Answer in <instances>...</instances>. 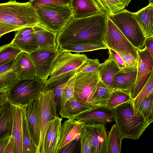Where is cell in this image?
I'll use <instances>...</instances> for the list:
<instances>
[{"mask_svg": "<svg viewBox=\"0 0 153 153\" xmlns=\"http://www.w3.org/2000/svg\"><path fill=\"white\" fill-rule=\"evenodd\" d=\"M127 6L131 0H119Z\"/></svg>", "mask_w": 153, "mask_h": 153, "instance_id": "50", "label": "cell"}, {"mask_svg": "<svg viewBox=\"0 0 153 153\" xmlns=\"http://www.w3.org/2000/svg\"><path fill=\"white\" fill-rule=\"evenodd\" d=\"M11 134L7 133L1 136L0 140V153H4L5 148L11 140Z\"/></svg>", "mask_w": 153, "mask_h": 153, "instance_id": "44", "label": "cell"}, {"mask_svg": "<svg viewBox=\"0 0 153 153\" xmlns=\"http://www.w3.org/2000/svg\"><path fill=\"white\" fill-rule=\"evenodd\" d=\"M132 101L113 109L115 121L122 140H138L149 125L148 122L134 107Z\"/></svg>", "mask_w": 153, "mask_h": 153, "instance_id": "3", "label": "cell"}, {"mask_svg": "<svg viewBox=\"0 0 153 153\" xmlns=\"http://www.w3.org/2000/svg\"><path fill=\"white\" fill-rule=\"evenodd\" d=\"M76 75V73L70 79L63 89L61 97L60 111L62 109L67 101L73 97Z\"/></svg>", "mask_w": 153, "mask_h": 153, "instance_id": "37", "label": "cell"}, {"mask_svg": "<svg viewBox=\"0 0 153 153\" xmlns=\"http://www.w3.org/2000/svg\"><path fill=\"white\" fill-rule=\"evenodd\" d=\"M145 46L146 48L153 60V38L146 39Z\"/></svg>", "mask_w": 153, "mask_h": 153, "instance_id": "46", "label": "cell"}, {"mask_svg": "<svg viewBox=\"0 0 153 153\" xmlns=\"http://www.w3.org/2000/svg\"><path fill=\"white\" fill-rule=\"evenodd\" d=\"M88 58L84 54H73L69 51H60L59 49L52 63L50 74L47 81L77 69Z\"/></svg>", "mask_w": 153, "mask_h": 153, "instance_id": "9", "label": "cell"}, {"mask_svg": "<svg viewBox=\"0 0 153 153\" xmlns=\"http://www.w3.org/2000/svg\"><path fill=\"white\" fill-rule=\"evenodd\" d=\"M13 61L0 65V91L7 92L19 80L12 67Z\"/></svg>", "mask_w": 153, "mask_h": 153, "instance_id": "27", "label": "cell"}, {"mask_svg": "<svg viewBox=\"0 0 153 153\" xmlns=\"http://www.w3.org/2000/svg\"><path fill=\"white\" fill-rule=\"evenodd\" d=\"M38 24L35 8L29 1L20 3L16 0L0 4V37L25 27Z\"/></svg>", "mask_w": 153, "mask_h": 153, "instance_id": "2", "label": "cell"}, {"mask_svg": "<svg viewBox=\"0 0 153 153\" xmlns=\"http://www.w3.org/2000/svg\"><path fill=\"white\" fill-rule=\"evenodd\" d=\"M100 64L97 59H93L88 58L86 61L76 69V73L98 72Z\"/></svg>", "mask_w": 153, "mask_h": 153, "instance_id": "39", "label": "cell"}, {"mask_svg": "<svg viewBox=\"0 0 153 153\" xmlns=\"http://www.w3.org/2000/svg\"><path fill=\"white\" fill-rule=\"evenodd\" d=\"M108 49L109 54L111 55L120 69L125 67V65L124 61L120 54L117 51L112 49L109 48Z\"/></svg>", "mask_w": 153, "mask_h": 153, "instance_id": "43", "label": "cell"}, {"mask_svg": "<svg viewBox=\"0 0 153 153\" xmlns=\"http://www.w3.org/2000/svg\"><path fill=\"white\" fill-rule=\"evenodd\" d=\"M105 124L85 123L89 133L93 153H108V135Z\"/></svg>", "mask_w": 153, "mask_h": 153, "instance_id": "16", "label": "cell"}, {"mask_svg": "<svg viewBox=\"0 0 153 153\" xmlns=\"http://www.w3.org/2000/svg\"><path fill=\"white\" fill-rule=\"evenodd\" d=\"M120 56L124 62L125 67L137 69L138 60L131 55L117 52Z\"/></svg>", "mask_w": 153, "mask_h": 153, "instance_id": "42", "label": "cell"}, {"mask_svg": "<svg viewBox=\"0 0 153 153\" xmlns=\"http://www.w3.org/2000/svg\"><path fill=\"white\" fill-rule=\"evenodd\" d=\"M80 152L82 153H93V148L89 133L84 126L80 134Z\"/></svg>", "mask_w": 153, "mask_h": 153, "instance_id": "38", "label": "cell"}, {"mask_svg": "<svg viewBox=\"0 0 153 153\" xmlns=\"http://www.w3.org/2000/svg\"><path fill=\"white\" fill-rule=\"evenodd\" d=\"M149 4H151L153 5V0H149Z\"/></svg>", "mask_w": 153, "mask_h": 153, "instance_id": "51", "label": "cell"}, {"mask_svg": "<svg viewBox=\"0 0 153 153\" xmlns=\"http://www.w3.org/2000/svg\"><path fill=\"white\" fill-rule=\"evenodd\" d=\"M4 153H14L13 146L11 141H10L6 146Z\"/></svg>", "mask_w": 153, "mask_h": 153, "instance_id": "48", "label": "cell"}, {"mask_svg": "<svg viewBox=\"0 0 153 153\" xmlns=\"http://www.w3.org/2000/svg\"><path fill=\"white\" fill-rule=\"evenodd\" d=\"M8 101L7 92L0 91V107L2 106Z\"/></svg>", "mask_w": 153, "mask_h": 153, "instance_id": "47", "label": "cell"}, {"mask_svg": "<svg viewBox=\"0 0 153 153\" xmlns=\"http://www.w3.org/2000/svg\"><path fill=\"white\" fill-rule=\"evenodd\" d=\"M122 139L120 131L116 124H114L108 136V153H120Z\"/></svg>", "mask_w": 153, "mask_h": 153, "instance_id": "31", "label": "cell"}, {"mask_svg": "<svg viewBox=\"0 0 153 153\" xmlns=\"http://www.w3.org/2000/svg\"><path fill=\"white\" fill-rule=\"evenodd\" d=\"M108 16L102 13L87 17L70 21L57 34L59 46L81 42L105 43Z\"/></svg>", "mask_w": 153, "mask_h": 153, "instance_id": "1", "label": "cell"}, {"mask_svg": "<svg viewBox=\"0 0 153 153\" xmlns=\"http://www.w3.org/2000/svg\"><path fill=\"white\" fill-rule=\"evenodd\" d=\"M85 123L74 118L65 120L61 124L56 153H60L64 147L71 141H78Z\"/></svg>", "mask_w": 153, "mask_h": 153, "instance_id": "13", "label": "cell"}, {"mask_svg": "<svg viewBox=\"0 0 153 153\" xmlns=\"http://www.w3.org/2000/svg\"><path fill=\"white\" fill-rule=\"evenodd\" d=\"M22 138L25 153H36V149L31 141L28 129L25 111V105L23 115Z\"/></svg>", "mask_w": 153, "mask_h": 153, "instance_id": "36", "label": "cell"}, {"mask_svg": "<svg viewBox=\"0 0 153 153\" xmlns=\"http://www.w3.org/2000/svg\"><path fill=\"white\" fill-rule=\"evenodd\" d=\"M39 45V50L55 52L59 46L57 42V34L38 24L33 27Z\"/></svg>", "mask_w": 153, "mask_h": 153, "instance_id": "19", "label": "cell"}, {"mask_svg": "<svg viewBox=\"0 0 153 153\" xmlns=\"http://www.w3.org/2000/svg\"><path fill=\"white\" fill-rule=\"evenodd\" d=\"M34 8L38 24L57 34L73 17V13L70 5L51 4L40 5Z\"/></svg>", "mask_w": 153, "mask_h": 153, "instance_id": "4", "label": "cell"}, {"mask_svg": "<svg viewBox=\"0 0 153 153\" xmlns=\"http://www.w3.org/2000/svg\"><path fill=\"white\" fill-rule=\"evenodd\" d=\"M10 43L22 51L28 53L39 50V47L33 27L17 30Z\"/></svg>", "mask_w": 153, "mask_h": 153, "instance_id": "17", "label": "cell"}, {"mask_svg": "<svg viewBox=\"0 0 153 153\" xmlns=\"http://www.w3.org/2000/svg\"><path fill=\"white\" fill-rule=\"evenodd\" d=\"M138 58L137 75L132 92L133 99L140 93L146 81L153 68V60L146 48L137 51Z\"/></svg>", "mask_w": 153, "mask_h": 153, "instance_id": "11", "label": "cell"}, {"mask_svg": "<svg viewBox=\"0 0 153 153\" xmlns=\"http://www.w3.org/2000/svg\"><path fill=\"white\" fill-rule=\"evenodd\" d=\"M38 98L40 138L38 153H45V140L47 131L51 121L58 115L53 90H43Z\"/></svg>", "mask_w": 153, "mask_h": 153, "instance_id": "6", "label": "cell"}, {"mask_svg": "<svg viewBox=\"0 0 153 153\" xmlns=\"http://www.w3.org/2000/svg\"><path fill=\"white\" fill-rule=\"evenodd\" d=\"M77 120L86 123L106 124L115 121L113 109L106 106H100L85 111L75 117Z\"/></svg>", "mask_w": 153, "mask_h": 153, "instance_id": "18", "label": "cell"}, {"mask_svg": "<svg viewBox=\"0 0 153 153\" xmlns=\"http://www.w3.org/2000/svg\"><path fill=\"white\" fill-rule=\"evenodd\" d=\"M45 83L37 77L19 79L8 90V100L14 104L26 105L39 96L44 90Z\"/></svg>", "mask_w": 153, "mask_h": 153, "instance_id": "7", "label": "cell"}, {"mask_svg": "<svg viewBox=\"0 0 153 153\" xmlns=\"http://www.w3.org/2000/svg\"><path fill=\"white\" fill-rule=\"evenodd\" d=\"M70 6L74 19L87 17L102 13L95 0H71Z\"/></svg>", "mask_w": 153, "mask_h": 153, "instance_id": "23", "label": "cell"}, {"mask_svg": "<svg viewBox=\"0 0 153 153\" xmlns=\"http://www.w3.org/2000/svg\"><path fill=\"white\" fill-rule=\"evenodd\" d=\"M120 70V68L109 55L108 59L100 64L98 71L100 80L108 88L113 90L116 75Z\"/></svg>", "mask_w": 153, "mask_h": 153, "instance_id": "25", "label": "cell"}, {"mask_svg": "<svg viewBox=\"0 0 153 153\" xmlns=\"http://www.w3.org/2000/svg\"><path fill=\"white\" fill-rule=\"evenodd\" d=\"M129 42L137 49L145 46L146 38L132 12L124 9L111 15L107 16Z\"/></svg>", "mask_w": 153, "mask_h": 153, "instance_id": "5", "label": "cell"}, {"mask_svg": "<svg viewBox=\"0 0 153 153\" xmlns=\"http://www.w3.org/2000/svg\"><path fill=\"white\" fill-rule=\"evenodd\" d=\"M107 49L108 48L105 44L100 42H81L66 44L59 46V50L60 51L73 52L78 53Z\"/></svg>", "mask_w": 153, "mask_h": 153, "instance_id": "28", "label": "cell"}, {"mask_svg": "<svg viewBox=\"0 0 153 153\" xmlns=\"http://www.w3.org/2000/svg\"><path fill=\"white\" fill-rule=\"evenodd\" d=\"M153 93V68L144 85L132 100L134 107L138 110L141 103Z\"/></svg>", "mask_w": 153, "mask_h": 153, "instance_id": "34", "label": "cell"}, {"mask_svg": "<svg viewBox=\"0 0 153 153\" xmlns=\"http://www.w3.org/2000/svg\"><path fill=\"white\" fill-rule=\"evenodd\" d=\"M76 69L47 81L45 84L44 90H52L53 91L58 115L60 111L61 97L63 89L70 79L76 73Z\"/></svg>", "mask_w": 153, "mask_h": 153, "instance_id": "24", "label": "cell"}, {"mask_svg": "<svg viewBox=\"0 0 153 153\" xmlns=\"http://www.w3.org/2000/svg\"><path fill=\"white\" fill-rule=\"evenodd\" d=\"M38 106V97L25 105L27 126L31 141L36 149V153H38L40 138Z\"/></svg>", "mask_w": 153, "mask_h": 153, "instance_id": "14", "label": "cell"}, {"mask_svg": "<svg viewBox=\"0 0 153 153\" xmlns=\"http://www.w3.org/2000/svg\"><path fill=\"white\" fill-rule=\"evenodd\" d=\"M71 0H29L33 7H36L48 4H55L63 5H70Z\"/></svg>", "mask_w": 153, "mask_h": 153, "instance_id": "41", "label": "cell"}, {"mask_svg": "<svg viewBox=\"0 0 153 153\" xmlns=\"http://www.w3.org/2000/svg\"><path fill=\"white\" fill-rule=\"evenodd\" d=\"M58 51L38 50L29 53L35 68L36 76L45 83L50 75L52 63Z\"/></svg>", "mask_w": 153, "mask_h": 153, "instance_id": "12", "label": "cell"}, {"mask_svg": "<svg viewBox=\"0 0 153 153\" xmlns=\"http://www.w3.org/2000/svg\"><path fill=\"white\" fill-rule=\"evenodd\" d=\"M100 80L97 71L76 73L73 97L86 104L95 107L101 106L94 96Z\"/></svg>", "mask_w": 153, "mask_h": 153, "instance_id": "8", "label": "cell"}, {"mask_svg": "<svg viewBox=\"0 0 153 153\" xmlns=\"http://www.w3.org/2000/svg\"><path fill=\"white\" fill-rule=\"evenodd\" d=\"M22 51L10 43L0 48V65L13 61Z\"/></svg>", "mask_w": 153, "mask_h": 153, "instance_id": "33", "label": "cell"}, {"mask_svg": "<svg viewBox=\"0 0 153 153\" xmlns=\"http://www.w3.org/2000/svg\"><path fill=\"white\" fill-rule=\"evenodd\" d=\"M133 100L132 93L122 90H115L111 93L106 106L113 109L120 105Z\"/></svg>", "mask_w": 153, "mask_h": 153, "instance_id": "32", "label": "cell"}, {"mask_svg": "<svg viewBox=\"0 0 153 153\" xmlns=\"http://www.w3.org/2000/svg\"><path fill=\"white\" fill-rule=\"evenodd\" d=\"M12 104L13 123L11 141L14 153H25L22 138L24 105Z\"/></svg>", "mask_w": 153, "mask_h": 153, "instance_id": "15", "label": "cell"}, {"mask_svg": "<svg viewBox=\"0 0 153 153\" xmlns=\"http://www.w3.org/2000/svg\"><path fill=\"white\" fill-rule=\"evenodd\" d=\"M78 141L73 140L66 144L62 150L61 153H73L75 152Z\"/></svg>", "mask_w": 153, "mask_h": 153, "instance_id": "45", "label": "cell"}, {"mask_svg": "<svg viewBox=\"0 0 153 153\" xmlns=\"http://www.w3.org/2000/svg\"><path fill=\"white\" fill-rule=\"evenodd\" d=\"M113 91L100 80L94 93L95 98L101 105L106 106L107 102Z\"/></svg>", "mask_w": 153, "mask_h": 153, "instance_id": "35", "label": "cell"}, {"mask_svg": "<svg viewBox=\"0 0 153 153\" xmlns=\"http://www.w3.org/2000/svg\"><path fill=\"white\" fill-rule=\"evenodd\" d=\"M153 98V93L141 103L138 109L148 122L151 117V108Z\"/></svg>", "mask_w": 153, "mask_h": 153, "instance_id": "40", "label": "cell"}, {"mask_svg": "<svg viewBox=\"0 0 153 153\" xmlns=\"http://www.w3.org/2000/svg\"><path fill=\"white\" fill-rule=\"evenodd\" d=\"M151 112V117L148 121V123L149 125L153 122V98Z\"/></svg>", "mask_w": 153, "mask_h": 153, "instance_id": "49", "label": "cell"}, {"mask_svg": "<svg viewBox=\"0 0 153 153\" xmlns=\"http://www.w3.org/2000/svg\"><path fill=\"white\" fill-rule=\"evenodd\" d=\"M104 39L108 48L131 55L138 60V49L132 45L108 17Z\"/></svg>", "mask_w": 153, "mask_h": 153, "instance_id": "10", "label": "cell"}, {"mask_svg": "<svg viewBox=\"0 0 153 153\" xmlns=\"http://www.w3.org/2000/svg\"><path fill=\"white\" fill-rule=\"evenodd\" d=\"M95 107L82 102L72 97L66 102L59 114L62 118H74L80 114Z\"/></svg>", "mask_w": 153, "mask_h": 153, "instance_id": "26", "label": "cell"}, {"mask_svg": "<svg viewBox=\"0 0 153 153\" xmlns=\"http://www.w3.org/2000/svg\"><path fill=\"white\" fill-rule=\"evenodd\" d=\"M12 67L19 79L36 77L33 64L27 52L22 51L13 61Z\"/></svg>", "mask_w": 153, "mask_h": 153, "instance_id": "20", "label": "cell"}, {"mask_svg": "<svg viewBox=\"0 0 153 153\" xmlns=\"http://www.w3.org/2000/svg\"><path fill=\"white\" fill-rule=\"evenodd\" d=\"M0 134H11L13 123V104L8 101L0 107Z\"/></svg>", "mask_w": 153, "mask_h": 153, "instance_id": "29", "label": "cell"}, {"mask_svg": "<svg viewBox=\"0 0 153 153\" xmlns=\"http://www.w3.org/2000/svg\"><path fill=\"white\" fill-rule=\"evenodd\" d=\"M137 69L125 67L117 74L113 90H122L131 92L134 88Z\"/></svg>", "mask_w": 153, "mask_h": 153, "instance_id": "22", "label": "cell"}, {"mask_svg": "<svg viewBox=\"0 0 153 153\" xmlns=\"http://www.w3.org/2000/svg\"><path fill=\"white\" fill-rule=\"evenodd\" d=\"M146 39L153 38V5L149 4L138 11L132 12Z\"/></svg>", "mask_w": 153, "mask_h": 153, "instance_id": "21", "label": "cell"}, {"mask_svg": "<svg viewBox=\"0 0 153 153\" xmlns=\"http://www.w3.org/2000/svg\"><path fill=\"white\" fill-rule=\"evenodd\" d=\"M95 0L101 12L107 16L114 15L126 7L119 0Z\"/></svg>", "mask_w": 153, "mask_h": 153, "instance_id": "30", "label": "cell"}]
</instances>
